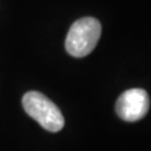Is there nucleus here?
Listing matches in <instances>:
<instances>
[{
  "label": "nucleus",
  "mask_w": 151,
  "mask_h": 151,
  "mask_svg": "<svg viewBox=\"0 0 151 151\" xmlns=\"http://www.w3.org/2000/svg\"><path fill=\"white\" fill-rule=\"evenodd\" d=\"M102 26L93 17H84L70 26L65 40L67 53L74 57H84L92 53L101 37Z\"/></svg>",
  "instance_id": "f257e3e1"
},
{
  "label": "nucleus",
  "mask_w": 151,
  "mask_h": 151,
  "mask_svg": "<svg viewBox=\"0 0 151 151\" xmlns=\"http://www.w3.org/2000/svg\"><path fill=\"white\" fill-rule=\"evenodd\" d=\"M22 106L26 113L36 120L45 130L58 132L63 129L65 121L60 110L42 93L36 91L26 93L22 97Z\"/></svg>",
  "instance_id": "f03ea898"
},
{
  "label": "nucleus",
  "mask_w": 151,
  "mask_h": 151,
  "mask_svg": "<svg viewBox=\"0 0 151 151\" xmlns=\"http://www.w3.org/2000/svg\"><path fill=\"white\" fill-rule=\"evenodd\" d=\"M149 106L148 93L142 88H131L120 95L115 104V111L122 120L134 122L145 118Z\"/></svg>",
  "instance_id": "7ed1b4c3"
}]
</instances>
